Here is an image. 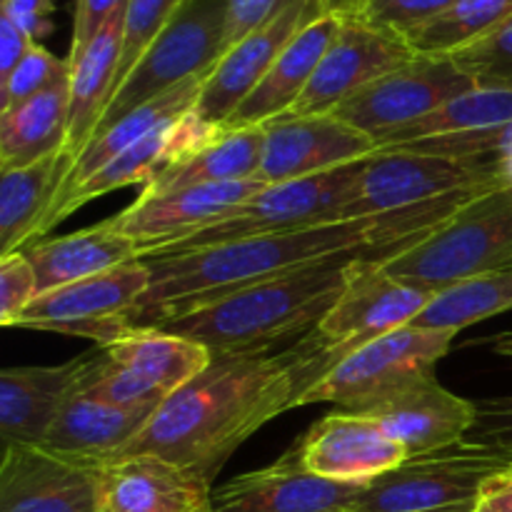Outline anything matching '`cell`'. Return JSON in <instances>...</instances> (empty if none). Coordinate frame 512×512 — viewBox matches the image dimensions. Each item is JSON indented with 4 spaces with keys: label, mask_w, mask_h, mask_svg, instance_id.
I'll return each mask as SVG.
<instances>
[{
    "label": "cell",
    "mask_w": 512,
    "mask_h": 512,
    "mask_svg": "<svg viewBox=\"0 0 512 512\" xmlns=\"http://www.w3.org/2000/svg\"><path fill=\"white\" fill-rule=\"evenodd\" d=\"M483 193L488 190L450 195L370 218L333 220L290 233L210 245L183 255L143 258L150 268V288L130 315V328H158L208 300L340 255H378L388 260L433 233L468 200Z\"/></svg>",
    "instance_id": "cell-1"
},
{
    "label": "cell",
    "mask_w": 512,
    "mask_h": 512,
    "mask_svg": "<svg viewBox=\"0 0 512 512\" xmlns=\"http://www.w3.org/2000/svg\"><path fill=\"white\" fill-rule=\"evenodd\" d=\"M343 358L315 330L283 353L213 358L203 373L160 403L118 458L158 455L213 483L250 435L298 408L300 395Z\"/></svg>",
    "instance_id": "cell-2"
},
{
    "label": "cell",
    "mask_w": 512,
    "mask_h": 512,
    "mask_svg": "<svg viewBox=\"0 0 512 512\" xmlns=\"http://www.w3.org/2000/svg\"><path fill=\"white\" fill-rule=\"evenodd\" d=\"M360 255H340L295 273L248 285L208 300L158 328L205 345L213 358L273 353L310 335L345 285V268Z\"/></svg>",
    "instance_id": "cell-3"
},
{
    "label": "cell",
    "mask_w": 512,
    "mask_h": 512,
    "mask_svg": "<svg viewBox=\"0 0 512 512\" xmlns=\"http://www.w3.org/2000/svg\"><path fill=\"white\" fill-rule=\"evenodd\" d=\"M512 263V190L468 200L450 220L410 248L383 260L395 278L440 293L443 288Z\"/></svg>",
    "instance_id": "cell-4"
},
{
    "label": "cell",
    "mask_w": 512,
    "mask_h": 512,
    "mask_svg": "<svg viewBox=\"0 0 512 512\" xmlns=\"http://www.w3.org/2000/svg\"><path fill=\"white\" fill-rule=\"evenodd\" d=\"M455 330L420 325L368 340L315 380L298 400V408L315 403L338 405V410L363 413L393 395L435 378V368L448 355Z\"/></svg>",
    "instance_id": "cell-5"
},
{
    "label": "cell",
    "mask_w": 512,
    "mask_h": 512,
    "mask_svg": "<svg viewBox=\"0 0 512 512\" xmlns=\"http://www.w3.org/2000/svg\"><path fill=\"white\" fill-rule=\"evenodd\" d=\"M225 10L228 0H185L115 90L93 138L175 85L190 78H208L223 58Z\"/></svg>",
    "instance_id": "cell-6"
},
{
    "label": "cell",
    "mask_w": 512,
    "mask_h": 512,
    "mask_svg": "<svg viewBox=\"0 0 512 512\" xmlns=\"http://www.w3.org/2000/svg\"><path fill=\"white\" fill-rule=\"evenodd\" d=\"M505 465L498 450L465 438L375 478L350 512H475L480 488Z\"/></svg>",
    "instance_id": "cell-7"
},
{
    "label": "cell",
    "mask_w": 512,
    "mask_h": 512,
    "mask_svg": "<svg viewBox=\"0 0 512 512\" xmlns=\"http://www.w3.org/2000/svg\"><path fill=\"white\" fill-rule=\"evenodd\" d=\"M365 160L328 170V173L310 175V178L265 185L258 195H253L243 208L235 210L223 223L200 230V233L178 240L173 245L150 250L143 258L183 255L190 253V250L210 248V245L235 243V240L290 233V230L310 228V225L333 223V220H338L340 210L353 198V190L358 185Z\"/></svg>",
    "instance_id": "cell-8"
},
{
    "label": "cell",
    "mask_w": 512,
    "mask_h": 512,
    "mask_svg": "<svg viewBox=\"0 0 512 512\" xmlns=\"http://www.w3.org/2000/svg\"><path fill=\"white\" fill-rule=\"evenodd\" d=\"M500 188L488 160H455L413 150H378L360 170L353 198L340 210L338 220L415 208L450 195Z\"/></svg>",
    "instance_id": "cell-9"
},
{
    "label": "cell",
    "mask_w": 512,
    "mask_h": 512,
    "mask_svg": "<svg viewBox=\"0 0 512 512\" xmlns=\"http://www.w3.org/2000/svg\"><path fill=\"white\" fill-rule=\"evenodd\" d=\"M148 288L150 268L143 258L133 260L108 273L38 295L23 310L15 328L50 330L108 345L128 333L130 315Z\"/></svg>",
    "instance_id": "cell-10"
},
{
    "label": "cell",
    "mask_w": 512,
    "mask_h": 512,
    "mask_svg": "<svg viewBox=\"0 0 512 512\" xmlns=\"http://www.w3.org/2000/svg\"><path fill=\"white\" fill-rule=\"evenodd\" d=\"M433 298L430 290L390 275L378 255H360L345 268L343 290L315 333L328 348L348 355L368 340L413 325Z\"/></svg>",
    "instance_id": "cell-11"
},
{
    "label": "cell",
    "mask_w": 512,
    "mask_h": 512,
    "mask_svg": "<svg viewBox=\"0 0 512 512\" xmlns=\"http://www.w3.org/2000/svg\"><path fill=\"white\" fill-rule=\"evenodd\" d=\"M475 83L453 63V58H418L380 75L378 80L350 95L335 108V118L345 120L383 143L395 130L425 118L448 100L473 90Z\"/></svg>",
    "instance_id": "cell-12"
},
{
    "label": "cell",
    "mask_w": 512,
    "mask_h": 512,
    "mask_svg": "<svg viewBox=\"0 0 512 512\" xmlns=\"http://www.w3.org/2000/svg\"><path fill=\"white\" fill-rule=\"evenodd\" d=\"M263 188V180L255 178L238 183L190 185L155 195L140 193L135 203L103 223L138 243L140 253L145 255L223 223Z\"/></svg>",
    "instance_id": "cell-13"
},
{
    "label": "cell",
    "mask_w": 512,
    "mask_h": 512,
    "mask_svg": "<svg viewBox=\"0 0 512 512\" xmlns=\"http://www.w3.org/2000/svg\"><path fill=\"white\" fill-rule=\"evenodd\" d=\"M98 470L43 445H3L0 512H100Z\"/></svg>",
    "instance_id": "cell-14"
},
{
    "label": "cell",
    "mask_w": 512,
    "mask_h": 512,
    "mask_svg": "<svg viewBox=\"0 0 512 512\" xmlns=\"http://www.w3.org/2000/svg\"><path fill=\"white\" fill-rule=\"evenodd\" d=\"M413 58V50L398 35L370 28L358 18H340L338 35L325 50L308 88L285 115H333L350 95Z\"/></svg>",
    "instance_id": "cell-15"
},
{
    "label": "cell",
    "mask_w": 512,
    "mask_h": 512,
    "mask_svg": "<svg viewBox=\"0 0 512 512\" xmlns=\"http://www.w3.org/2000/svg\"><path fill=\"white\" fill-rule=\"evenodd\" d=\"M323 13H330L325 0H290L273 20L253 30L220 58V63L203 80L195 113L208 123H228L230 115L253 93L290 40Z\"/></svg>",
    "instance_id": "cell-16"
},
{
    "label": "cell",
    "mask_w": 512,
    "mask_h": 512,
    "mask_svg": "<svg viewBox=\"0 0 512 512\" xmlns=\"http://www.w3.org/2000/svg\"><path fill=\"white\" fill-rule=\"evenodd\" d=\"M263 128L265 150L258 180L265 185L328 173L378 153V143L370 135L335 115H280Z\"/></svg>",
    "instance_id": "cell-17"
},
{
    "label": "cell",
    "mask_w": 512,
    "mask_h": 512,
    "mask_svg": "<svg viewBox=\"0 0 512 512\" xmlns=\"http://www.w3.org/2000/svg\"><path fill=\"white\" fill-rule=\"evenodd\" d=\"M225 125L208 123L195 113L180 115V118L170 120V123L158 125L153 133L140 138L123 153L115 155L113 160L95 170L88 180L75 185L58 205V215L55 223H63L70 213L80 208V205L90 203V200L100 198L105 193H113L118 188H128V185H148L150 180L158 178L165 170L175 168V165L185 163L188 158L198 155L200 150L210 148L215 140L223 138Z\"/></svg>",
    "instance_id": "cell-18"
},
{
    "label": "cell",
    "mask_w": 512,
    "mask_h": 512,
    "mask_svg": "<svg viewBox=\"0 0 512 512\" xmlns=\"http://www.w3.org/2000/svg\"><path fill=\"white\" fill-rule=\"evenodd\" d=\"M363 488L313 475L290 445L268 468L238 475L213 490L210 512H350Z\"/></svg>",
    "instance_id": "cell-19"
},
{
    "label": "cell",
    "mask_w": 512,
    "mask_h": 512,
    "mask_svg": "<svg viewBox=\"0 0 512 512\" xmlns=\"http://www.w3.org/2000/svg\"><path fill=\"white\" fill-rule=\"evenodd\" d=\"M305 468L335 483L368 485L410 458L375 420L348 410H333L295 440Z\"/></svg>",
    "instance_id": "cell-20"
},
{
    "label": "cell",
    "mask_w": 512,
    "mask_h": 512,
    "mask_svg": "<svg viewBox=\"0 0 512 512\" xmlns=\"http://www.w3.org/2000/svg\"><path fill=\"white\" fill-rule=\"evenodd\" d=\"M100 512H210L213 483L158 455L100 463Z\"/></svg>",
    "instance_id": "cell-21"
},
{
    "label": "cell",
    "mask_w": 512,
    "mask_h": 512,
    "mask_svg": "<svg viewBox=\"0 0 512 512\" xmlns=\"http://www.w3.org/2000/svg\"><path fill=\"white\" fill-rule=\"evenodd\" d=\"M93 353L60 365H20L0 373V438L3 445H43L65 400L80 388Z\"/></svg>",
    "instance_id": "cell-22"
},
{
    "label": "cell",
    "mask_w": 512,
    "mask_h": 512,
    "mask_svg": "<svg viewBox=\"0 0 512 512\" xmlns=\"http://www.w3.org/2000/svg\"><path fill=\"white\" fill-rule=\"evenodd\" d=\"M78 153L63 148L38 163L0 170V258L38 243L73 178Z\"/></svg>",
    "instance_id": "cell-23"
},
{
    "label": "cell",
    "mask_w": 512,
    "mask_h": 512,
    "mask_svg": "<svg viewBox=\"0 0 512 512\" xmlns=\"http://www.w3.org/2000/svg\"><path fill=\"white\" fill-rule=\"evenodd\" d=\"M360 415L375 420L410 458L435 453L468 438L478 408L470 400L450 393L438 378L413 385L385 403L373 405Z\"/></svg>",
    "instance_id": "cell-24"
},
{
    "label": "cell",
    "mask_w": 512,
    "mask_h": 512,
    "mask_svg": "<svg viewBox=\"0 0 512 512\" xmlns=\"http://www.w3.org/2000/svg\"><path fill=\"white\" fill-rule=\"evenodd\" d=\"M340 30V15L323 13L313 23L305 25L298 35L280 53V58L270 65L253 93L240 103V108L230 115L225 128H260L270 120L280 118L295 105V100L308 88L310 78L318 70L325 50Z\"/></svg>",
    "instance_id": "cell-25"
},
{
    "label": "cell",
    "mask_w": 512,
    "mask_h": 512,
    "mask_svg": "<svg viewBox=\"0 0 512 512\" xmlns=\"http://www.w3.org/2000/svg\"><path fill=\"white\" fill-rule=\"evenodd\" d=\"M158 408H120L75 390L60 408L43 448L88 463L118 458Z\"/></svg>",
    "instance_id": "cell-26"
},
{
    "label": "cell",
    "mask_w": 512,
    "mask_h": 512,
    "mask_svg": "<svg viewBox=\"0 0 512 512\" xmlns=\"http://www.w3.org/2000/svg\"><path fill=\"white\" fill-rule=\"evenodd\" d=\"M23 253L33 265L38 295L143 258L138 243L105 223H95L63 238L38 240L28 245Z\"/></svg>",
    "instance_id": "cell-27"
},
{
    "label": "cell",
    "mask_w": 512,
    "mask_h": 512,
    "mask_svg": "<svg viewBox=\"0 0 512 512\" xmlns=\"http://www.w3.org/2000/svg\"><path fill=\"white\" fill-rule=\"evenodd\" d=\"M100 348L118 368L128 370L163 398H170L213 363L205 345L165 328H130Z\"/></svg>",
    "instance_id": "cell-28"
},
{
    "label": "cell",
    "mask_w": 512,
    "mask_h": 512,
    "mask_svg": "<svg viewBox=\"0 0 512 512\" xmlns=\"http://www.w3.org/2000/svg\"><path fill=\"white\" fill-rule=\"evenodd\" d=\"M128 5V3H125ZM125 5L103 25L98 35L70 55V130L65 148L80 155L90 143L115 90L125 33Z\"/></svg>",
    "instance_id": "cell-29"
},
{
    "label": "cell",
    "mask_w": 512,
    "mask_h": 512,
    "mask_svg": "<svg viewBox=\"0 0 512 512\" xmlns=\"http://www.w3.org/2000/svg\"><path fill=\"white\" fill-rule=\"evenodd\" d=\"M70 80L0 110V170L23 168L68 145Z\"/></svg>",
    "instance_id": "cell-30"
},
{
    "label": "cell",
    "mask_w": 512,
    "mask_h": 512,
    "mask_svg": "<svg viewBox=\"0 0 512 512\" xmlns=\"http://www.w3.org/2000/svg\"><path fill=\"white\" fill-rule=\"evenodd\" d=\"M265 128H228L223 138L215 140L210 148L185 163L165 170L158 178L150 180L140 193L155 195L168 190L190 188V185L210 183H238V180H255L263 165Z\"/></svg>",
    "instance_id": "cell-31"
},
{
    "label": "cell",
    "mask_w": 512,
    "mask_h": 512,
    "mask_svg": "<svg viewBox=\"0 0 512 512\" xmlns=\"http://www.w3.org/2000/svg\"><path fill=\"white\" fill-rule=\"evenodd\" d=\"M203 80L205 78H190V80H185V83L175 85L173 90L158 95V98H153L150 103H143L140 108H135L133 113L125 115L123 120H118L115 125H110L108 130H103L100 135H95V138L90 140L83 150H80L78 163H75V170H73V178H70V185H68V190L63 193V198L75 188V185H80L83 180H88L95 170L103 168L108 160H113L115 155L123 153L125 148H130V145L138 143L140 138H145L148 133H153L158 125H165V123H170V120L180 118V115L190 113V110L195 108V103H198Z\"/></svg>",
    "instance_id": "cell-32"
},
{
    "label": "cell",
    "mask_w": 512,
    "mask_h": 512,
    "mask_svg": "<svg viewBox=\"0 0 512 512\" xmlns=\"http://www.w3.org/2000/svg\"><path fill=\"white\" fill-rule=\"evenodd\" d=\"M508 310H512V265H503V268L460 280L435 293L428 308L418 315L415 325L460 333L463 328L483 323Z\"/></svg>",
    "instance_id": "cell-33"
},
{
    "label": "cell",
    "mask_w": 512,
    "mask_h": 512,
    "mask_svg": "<svg viewBox=\"0 0 512 512\" xmlns=\"http://www.w3.org/2000/svg\"><path fill=\"white\" fill-rule=\"evenodd\" d=\"M512 120V93L510 90H488L473 88L458 98L448 100L438 110L425 118L413 120L405 128L395 130L393 135L380 143L383 148H400V145L420 143V140L448 138V135L473 133V130L495 128Z\"/></svg>",
    "instance_id": "cell-34"
},
{
    "label": "cell",
    "mask_w": 512,
    "mask_h": 512,
    "mask_svg": "<svg viewBox=\"0 0 512 512\" xmlns=\"http://www.w3.org/2000/svg\"><path fill=\"white\" fill-rule=\"evenodd\" d=\"M510 15L512 0H455L403 40L418 58H450L493 33Z\"/></svg>",
    "instance_id": "cell-35"
},
{
    "label": "cell",
    "mask_w": 512,
    "mask_h": 512,
    "mask_svg": "<svg viewBox=\"0 0 512 512\" xmlns=\"http://www.w3.org/2000/svg\"><path fill=\"white\" fill-rule=\"evenodd\" d=\"M475 88L512 93V15L478 43L450 55Z\"/></svg>",
    "instance_id": "cell-36"
},
{
    "label": "cell",
    "mask_w": 512,
    "mask_h": 512,
    "mask_svg": "<svg viewBox=\"0 0 512 512\" xmlns=\"http://www.w3.org/2000/svg\"><path fill=\"white\" fill-rule=\"evenodd\" d=\"M185 0H128L125 5V33L123 50H120L115 90L123 85L130 70L135 68L148 45L160 35V30L173 20V15L183 8ZM113 90V95H115Z\"/></svg>",
    "instance_id": "cell-37"
},
{
    "label": "cell",
    "mask_w": 512,
    "mask_h": 512,
    "mask_svg": "<svg viewBox=\"0 0 512 512\" xmlns=\"http://www.w3.org/2000/svg\"><path fill=\"white\" fill-rule=\"evenodd\" d=\"M65 80H70V60L55 58L50 50L35 43L20 60L18 68L0 83V110L15 108Z\"/></svg>",
    "instance_id": "cell-38"
},
{
    "label": "cell",
    "mask_w": 512,
    "mask_h": 512,
    "mask_svg": "<svg viewBox=\"0 0 512 512\" xmlns=\"http://www.w3.org/2000/svg\"><path fill=\"white\" fill-rule=\"evenodd\" d=\"M453 3L455 0H373L360 13L348 15V18H358L370 28L405 38Z\"/></svg>",
    "instance_id": "cell-39"
},
{
    "label": "cell",
    "mask_w": 512,
    "mask_h": 512,
    "mask_svg": "<svg viewBox=\"0 0 512 512\" xmlns=\"http://www.w3.org/2000/svg\"><path fill=\"white\" fill-rule=\"evenodd\" d=\"M38 298L33 265L28 255L20 253L0 258V323L5 328H15L23 310Z\"/></svg>",
    "instance_id": "cell-40"
},
{
    "label": "cell",
    "mask_w": 512,
    "mask_h": 512,
    "mask_svg": "<svg viewBox=\"0 0 512 512\" xmlns=\"http://www.w3.org/2000/svg\"><path fill=\"white\" fill-rule=\"evenodd\" d=\"M475 408H478V415H475L468 440L498 450L512 463V395L480 400Z\"/></svg>",
    "instance_id": "cell-41"
},
{
    "label": "cell",
    "mask_w": 512,
    "mask_h": 512,
    "mask_svg": "<svg viewBox=\"0 0 512 512\" xmlns=\"http://www.w3.org/2000/svg\"><path fill=\"white\" fill-rule=\"evenodd\" d=\"M290 0H228L225 10V38H223V55L233 45L248 38L253 30L263 28L268 20H273Z\"/></svg>",
    "instance_id": "cell-42"
},
{
    "label": "cell",
    "mask_w": 512,
    "mask_h": 512,
    "mask_svg": "<svg viewBox=\"0 0 512 512\" xmlns=\"http://www.w3.org/2000/svg\"><path fill=\"white\" fill-rule=\"evenodd\" d=\"M125 3H128V0H75L73 45H70V55H78Z\"/></svg>",
    "instance_id": "cell-43"
},
{
    "label": "cell",
    "mask_w": 512,
    "mask_h": 512,
    "mask_svg": "<svg viewBox=\"0 0 512 512\" xmlns=\"http://www.w3.org/2000/svg\"><path fill=\"white\" fill-rule=\"evenodd\" d=\"M55 10V0H3L0 15L13 20L23 33H28L35 43L50 33V15Z\"/></svg>",
    "instance_id": "cell-44"
},
{
    "label": "cell",
    "mask_w": 512,
    "mask_h": 512,
    "mask_svg": "<svg viewBox=\"0 0 512 512\" xmlns=\"http://www.w3.org/2000/svg\"><path fill=\"white\" fill-rule=\"evenodd\" d=\"M33 45L35 40L28 33H23L10 18L0 15V83L18 68Z\"/></svg>",
    "instance_id": "cell-45"
},
{
    "label": "cell",
    "mask_w": 512,
    "mask_h": 512,
    "mask_svg": "<svg viewBox=\"0 0 512 512\" xmlns=\"http://www.w3.org/2000/svg\"><path fill=\"white\" fill-rule=\"evenodd\" d=\"M475 512H512V463L480 488Z\"/></svg>",
    "instance_id": "cell-46"
},
{
    "label": "cell",
    "mask_w": 512,
    "mask_h": 512,
    "mask_svg": "<svg viewBox=\"0 0 512 512\" xmlns=\"http://www.w3.org/2000/svg\"><path fill=\"white\" fill-rule=\"evenodd\" d=\"M495 170V180H498L500 188H510L512 190V148L500 153L498 158L488 160Z\"/></svg>",
    "instance_id": "cell-47"
},
{
    "label": "cell",
    "mask_w": 512,
    "mask_h": 512,
    "mask_svg": "<svg viewBox=\"0 0 512 512\" xmlns=\"http://www.w3.org/2000/svg\"><path fill=\"white\" fill-rule=\"evenodd\" d=\"M370 3H373V0H325V5H328L330 13L340 15V18H348V15L360 13V10Z\"/></svg>",
    "instance_id": "cell-48"
},
{
    "label": "cell",
    "mask_w": 512,
    "mask_h": 512,
    "mask_svg": "<svg viewBox=\"0 0 512 512\" xmlns=\"http://www.w3.org/2000/svg\"><path fill=\"white\" fill-rule=\"evenodd\" d=\"M488 345L500 355V358L512 360V330H508V333L493 335V338L488 340Z\"/></svg>",
    "instance_id": "cell-49"
},
{
    "label": "cell",
    "mask_w": 512,
    "mask_h": 512,
    "mask_svg": "<svg viewBox=\"0 0 512 512\" xmlns=\"http://www.w3.org/2000/svg\"><path fill=\"white\" fill-rule=\"evenodd\" d=\"M510 265H512V263H510Z\"/></svg>",
    "instance_id": "cell-50"
}]
</instances>
